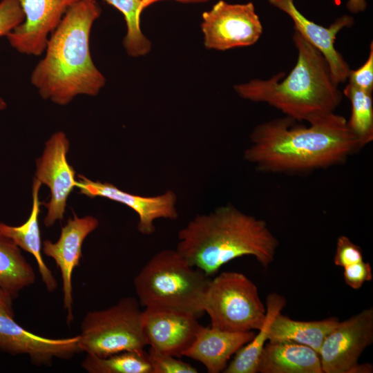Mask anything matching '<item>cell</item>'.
<instances>
[{"mask_svg":"<svg viewBox=\"0 0 373 373\" xmlns=\"http://www.w3.org/2000/svg\"><path fill=\"white\" fill-rule=\"evenodd\" d=\"M363 260L361 247L348 237L343 235L338 238L334 262L336 266L345 267Z\"/></svg>","mask_w":373,"mask_h":373,"instance_id":"28","label":"cell"},{"mask_svg":"<svg viewBox=\"0 0 373 373\" xmlns=\"http://www.w3.org/2000/svg\"><path fill=\"white\" fill-rule=\"evenodd\" d=\"M98 225V220L92 216L79 218L73 213V217L69 218L66 225L61 227L60 236L56 242L47 240L43 242V253L55 260L61 272L63 305L66 310L68 326L74 319L73 272L79 265L84 240Z\"/></svg>","mask_w":373,"mask_h":373,"instance_id":"14","label":"cell"},{"mask_svg":"<svg viewBox=\"0 0 373 373\" xmlns=\"http://www.w3.org/2000/svg\"><path fill=\"white\" fill-rule=\"evenodd\" d=\"M346 7L351 13L358 14L365 10L367 1L366 0H347Z\"/></svg>","mask_w":373,"mask_h":373,"instance_id":"32","label":"cell"},{"mask_svg":"<svg viewBox=\"0 0 373 373\" xmlns=\"http://www.w3.org/2000/svg\"><path fill=\"white\" fill-rule=\"evenodd\" d=\"M41 183L34 179L32 184V207L27 220L19 226H10L0 222V233L10 238L21 249L32 254L37 261L42 282L49 292L57 287V282L51 270L46 265L41 254V234L39 214L41 202L39 200V191Z\"/></svg>","mask_w":373,"mask_h":373,"instance_id":"19","label":"cell"},{"mask_svg":"<svg viewBox=\"0 0 373 373\" xmlns=\"http://www.w3.org/2000/svg\"><path fill=\"white\" fill-rule=\"evenodd\" d=\"M79 335L52 338L33 334L19 325L14 317L0 312V351L27 355L35 365H51L55 358L69 360L82 352Z\"/></svg>","mask_w":373,"mask_h":373,"instance_id":"12","label":"cell"},{"mask_svg":"<svg viewBox=\"0 0 373 373\" xmlns=\"http://www.w3.org/2000/svg\"><path fill=\"white\" fill-rule=\"evenodd\" d=\"M204 46L227 50L250 46L260 38L263 28L252 2L229 3L220 0L202 15Z\"/></svg>","mask_w":373,"mask_h":373,"instance_id":"9","label":"cell"},{"mask_svg":"<svg viewBox=\"0 0 373 373\" xmlns=\"http://www.w3.org/2000/svg\"><path fill=\"white\" fill-rule=\"evenodd\" d=\"M7 105L6 102L3 98L0 97V111L4 110L6 108Z\"/></svg>","mask_w":373,"mask_h":373,"instance_id":"34","label":"cell"},{"mask_svg":"<svg viewBox=\"0 0 373 373\" xmlns=\"http://www.w3.org/2000/svg\"><path fill=\"white\" fill-rule=\"evenodd\" d=\"M12 300L13 298L10 296L0 290V312L15 317Z\"/></svg>","mask_w":373,"mask_h":373,"instance_id":"31","label":"cell"},{"mask_svg":"<svg viewBox=\"0 0 373 373\" xmlns=\"http://www.w3.org/2000/svg\"><path fill=\"white\" fill-rule=\"evenodd\" d=\"M24 19L19 0H2L0 2V37L6 36Z\"/></svg>","mask_w":373,"mask_h":373,"instance_id":"27","label":"cell"},{"mask_svg":"<svg viewBox=\"0 0 373 373\" xmlns=\"http://www.w3.org/2000/svg\"><path fill=\"white\" fill-rule=\"evenodd\" d=\"M257 372L323 373L318 354L310 347L291 341H268L260 356Z\"/></svg>","mask_w":373,"mask_h":373,"instance_id":"18","label":"cell"},{"mask_svg":"<svg viewBox=\"0 0 373 373\" xmlns=\"http://www.w3.org/2000/svg\"><path fill=\"white\" fill-rule=\"evenodd\" d=\"M81 367L88 373H152L145 351H124L106 357L86 354Z\"/></svg>","mask_w":373,"mask_h":373,"instance_id":"23","label":"cell"},{"mask_svg":"<svg viewBox=\"0 0 373 373\" xmlns=\"http://www.w3.org/2000/svg\"><path fill=\"white\" fill-rule=\"evenodd\" d=\"M101 13L96 0H79L50 35L45 56L30 77L44 99L64 106L79 95L96 96L105 86L89 49L91 28Z\"/></svg>","mask_w":373,"mask_h":373,"instance_id":"2","label":"cell"},{"mask_svg":"<svg viewBox=\"0 0 373 373\" xmlns=\"http://www.w3.org/2000/svg\"><path fill=\"white\" fill-rule=\"evenodd\" d=\"M338 322L336 318L313 321H296L280 312L271 324L268 341L294 342L310 347L318 354L325 337Z\"/></svg>","mask_w":373,"mask_h":373,"instance_id":"20","label":"cell"},{"mask_svg":"<svg viewBox=\"0 0 373 373\" xmlns=\"http://www.w3.org/2000/svg\"><path fill=\"white\" fill-rule=\"evenodd\" d=\"M158 1L162 0H141L142 1V6L143 10L146 8L147 6H150L152 3H154ZM182 3H205L211 0H174Z\"/></svg>","mask_w":373,"mask_h":373,"instance_id":"33","label":"cell"},{"mask_svg":"<svg viewBox=\"0 0 373 373\" xmlns=\"http://www.w3.org/2000/svg\"><path fill=\"white\" fill-rule=\"evenodd\" d=\"M124 17L126 33L123 45L127 54L133 57L146 55L151 49V42L140 28V15L143 11L141 0H104Z\"/></svg>","mask_w":373,"mask_h":373,"instance_id":"25","label":"cell"},{"mask_svg":"<svg viewBox=\"0 0 373 373\" xmlns=\"http://www.w3.org/2000/svg\"><path fill=\"white\" fill-rule=\"evenodd\" d=\"M348 82L356 87L372 92L373 90V42L370 45V52L367 60L356 70L350 69Z\"/></svg>","mask_w":373,"mask_h":373,"instance_id":"29","label":"cell"},{"mask_svg":"<svg viewBox=\"0 0 373 373\" xmlns=\"http://www.w3.org/2000/svg\"><path fill=\"white\" fill-rule=\"evenodd\" d=\"M286 305L285 298L277 293L269 294L266 300V317L258 333L235 354L224 373H256L260 356L268 341L271 324Z\"/></svg>","mask_w":373,"mask_h":373,"instance_id":"22","label":"cell"},{"mask_svg":"<svg viewBox=\"0 0 373 373\" xmlns=\"http://www.w3.org/2000/svg\"><path fill=\"white\" fill-rule=\"evenodd\" d=\"M69 147L66 134L56 132L46 142L41 156L36 161L35 178L50 191V199L44 204L47 213L44 222L47 227L63 219L67 198L77 186L75 171L66 158Z\"/></svg>","mask_w":373,"mask_h":373,"instance_id":"10","label":"cell"},{"mask_svg":"<svg viewBox=\"0 0 373 373\" xmlns=\"http://www.w3.org/2000/svg\"><path fill=\"white\" fill-rule=\"evenodd\" d=\"M35 279L34 269L21 249L0 233V290L14 299L21 291L33 285Z\"/></svg>","mask_w":373,"mask_h":373,"instance_id":"21","label":"cell"},{"mask_svg":"<svg viewBox=\"0 0 373 373\" xmlns=\"http://www.w3.org/2000/svg\"><path fill=\"white\" fill-rule=\"evenodd\" d=\"M245 159L264 172L299 173L343 162L362 148L347 119L333 113L309 124L285 116L256 126Z\"/></svg>","mask_w":373,"mask_h":373,"instance_id":"1","label":"cell"},{"mask_svg":"<svg viewBox=\"0 0 373 373\" xmlns=\"http://www.w3.org/2000/svg\"><path fill=\"white\" fill-rule=\"evenodd\" d=\"M255 334L253 331L231 332L200 325L193 343L183 356L200 362L209 373L223 372L231 356Z\"/></svg>","mask_w":373,"mask_h":373,"instance_id":"17","label":"cell"},{"mask_svg":"<svg viewBox=\"0 0 373 373\" xmlns=\"http://www.w3.org/2000/svg\"><path fill=\"white\" fill-rule=\"evenodd\" d=\"M292 39L298 56L286 77L280 73L236 85L234 89L242 98L268 104L296 121L312 124L334 113L343 94L323 54L295 30Z\"/></svg>","mask_w":373,"mask_h":373,"instance_id":"4","label":"cell"},{"mask_svg":"<svg viewBox=\"0 0 373 373\" xmlns=\"http://www.w3.org/2000/svg\"><path fill=\"white\" fill-rule=\"evenodd\" d=\"M343 94L350 100L352 106L347 125L363 147L373 140L372 93L348 82Z\"/></svg>","mask_w":373,"mask_h":373,"instance_id":"24","label":"cell"},{"mask_svg":"<svg viewBox=\"0 0 373 373\" xmlns=\"http://www.w3.org/2000/svg\"><path fill=\"white\" fill-rule=\"evenodd\" d=\"M178 240L176 250L207 276L244 256H254L267 267L274 261L279 245L264 220L230 204L195 216L179 231Z\"/></svg>","mask_w":373,"mask_h":373,"instance_id":"3","label":"cell"},{"mask_svg":"<svg viewBox=\"0 0 373 373\" xmlns=\"http://www.w3.org/2000/svg\"><path fill=\"white\" fill-rule=\"evenodd\" d=\"M373 343V309L339 321L325 337L318 355L323 373H370V363L359 364L363 352Z\"/></svg>","mask_w":373,"mask_h":373,"instance_id":"8","label":"cell"},{"mask_svg":"<svg viewBox=\"0 0 373 373\" xmlns=\"http://www.w3.org/2000/svg\"><path fill=\"white\" fill-rule=\"evenodd\" d=\"M147 358L152 373H197L198 370L191 364L177 358L176 356L157 352L151 348Z\"/></svg>","mask_w":373,"mask_h":373,"instance_id":"26","label":"cell"},{"mask_svg":"<svg viewBox=\"0 0 373 373\" xmlns=\"http://www.w3.org/2000/svg\"><path fill=\"white\" fill-rule=\"evenodd\" d=\"M79 0H19L24 21L6 37L20 53L40 55L68 10Z\"/></svg>","mask_w":373,"mask_h":373,"instance_id":"11","label":"cell"},{"mask_svg":"<svg viewBox=\"0 0 373 373\" xmlns=\"http://www.w3.org/2000/svg\"><path fill=\"white\" fill-rule=\"evenodd\" d=\"M210 278L191 266L175 249L154 255L134 279L140 305L185 311L198 316L203 311Z\"/></svg>","mask_w":373,"mask_h":373,"instance_id":"5","label":"cell"},{"mask_svg":"<svg viewBox=\"0 0 373 373\" xmlns=\"http://www.w3.org/2000/svg\"><path fill=\"white\" fill-rule=\"evenodd\" d=\"M200 324L195 314L167 308L146 307L142 327L150 348L176 357L193 343Z\"/></svg>","mask_w":373,"mask_h":373,"instance_id":"13","label":"cell"},{"mask_svg":"<svg viewBox=\"0 0 373 373\" xmlns=\"http://www.w3.org/2000/svg\"><path fill=\"white\" fill-rule=\"evenodd\" d=\"M268 2L287 15L294 23V29L323 54L334 83L338 86L345 82L351 68L335 48L334 42L341 30L354 24V18L343 15L326 28L306 18L296 7L294 0H268Z\"/></svg>","mask_w":373,"mask_h":373,"instance_id":"16","label":"cell"},{"mask_svg":"<svg viewBox=\"0 0 373 373\" xmlns=\"http://www.w3.org/2000/svg\"><path fill=\"white\" fill-rule=\"evenodd\" d=\"M76 187L80 193L89 198H108L133 209L138 215L137 229L142 234L155 232L156 219L175 220L178 216L175 207L177 198L172 191L157 196L144 197L124 191L108 182L90 180L83 175H78Z\"/></svg>","mask_w":373,"mask_h":373,"instance_id":"15","label":"cell"},{"mask_svg":"<svg viewBox=\"0 0 373 373\" xmlns=\"http://www.w3.org/2000/svg\"><path fill=\"white\" fill-rule=\"evenodd\" d=\"M81 352L106 357L124 351L144 352L147 345L142 327V310L131 296L104 309L88 312L80 324Z\"/></svg>","mask_w":373,"mask_h":373,"instance_id":"6","label":"cell"},{"mask_svg":"<svg viewBox=\"0 0 373 373\" xmlns=\"http://www.w3.org/2000/svg\"><path fill=\"white\" fill-rule=\"evenodd\" d=\"M345 283L354 289H360L363 285L372 280V269L370 264L362 260L343 268Z\"/></svg>","mask_w":373,"mask_h":373,"instance_id":"30","label":"cell"},{"mask_svg":"<svg viewBox=\"0 0 373 373\" xmlns=\"http://www.w3.org/2000/svg\"><path fill=\"white\" fill-rule=\"evenodd\" d=\"M203 311L211 327L231 332L258 330L266 317V305L256 285L236 271L222 272L210 280Z\"/></svg>","mask_w":373,"mask_h":373,"instance_id":"7","label":"cell"}]
</instances>
